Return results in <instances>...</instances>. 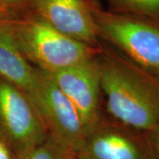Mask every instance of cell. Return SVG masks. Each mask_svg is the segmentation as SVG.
<instances>
[{
    "label": "cell",
    "mask_w": 159,
    "mask_h": 159,
    "mask_svg": "<svg viewBox=\"0 0 159 159\" xmlns=\"http://www.w3.org/2000/svg\"><path fill=\"white\" fill-rule=\"evenodd\" d=\"M28 95L39 113L48 136L70 151L77 152L85 142L89 130L68 97L48 74L38 69Z\"/></svg>",
    "instance_id": "obj_4"
},
{
    "label": "cell",
    "mask_w": 159,
    "mask_h": 159,
    "mask_svg": "<svg viewBox=\"0 0 159 159\" xmlns=\"http://www.w3.org/2000/svg\"><path fill=\"white\" fill-rule=\"evenodd\" d=\"M37 68L24 57L14 36L10 15L0 14V76L29 94Z\"/></svg>",
    "instance_id": "obj_9"
},
{
    "label": "cell",
    "mask_w": 159,
    "mask_h": 159,
    "mask_svg": "<svg viewBox=\"0 0 159 159\" xmlns=\"http://www.w3.org/2000/svg\"><path fill=\"white\" fill-rule=\"evenodd\" d=\"M92 6L93 0H33L30 11L64 34L98 48L102 42Z\"/></svg>",
    "instance_id": "obj_8"
},
{
    "label": "cell",
    "mask_w": 159,
    "mask_h": 159,
    "mask_svg": "<svg viewBox=\"0 0 159 159\" xmlns=\"http://www.w3.org/2000/svg\"><path fill=\"white\" fill-rule=\"evenodd\" d=\"M92 10L100 41L159 80L158 21L105 10L97 0H93Z\"/></svg>",
    "instance_id": "obj_3"
},
{
    "label": "cell",
    "mask_w": 159,
    "mask_h": 159,
    "mask_svg": "<svg viewBox=\"0 0 159 159\" xmlns=\"http://www.w3.org/2000/svg\"><path fill=\"white\" fill-rule=\"evenodd\" d=\"M47 74L73 102L89 130L104 114L98 55Z\"/></svg>",
    "instance_id": "obj_7"
},
{
    "label": "cell",
    "mask_w": 159,
    "mask_h": 159,
    "mask_svg": "<svg viewBox=\"0 0 159 159\" xmlns=\"http://www.w3.org/2000/svg\"><path fill=\"white\" fill-rule=\"evenodd\" d=\"M0 136L20 159L48 138L28 93L0 76Z\"/></svg>",
    "instance_id": "obj_5"
},
{
    "label": "cell",
    "mask_w": 159,
    "mask_h": 159,
    "mask_svg": "<svg viewBox=\"0 0 159 159\" xmlns=\"http://www.w3.org/2000/svg\"><path fill=\"white\" fill-rule=\"evenodd\" d=\"M70 152L48 136L43 143L20 159H66Z\"/></svg>",
    "instance_id": "obj_11"
},
{
    "label": "cell",
    "mask_w": 159,
    "mask_h": 159,
    "mask_svg": "<svg viewBox=\"0 0 159 159\" xmlns=\"http://www.w3.org/2000/svg\"><path fill=\"white\" fill-rule=\"evenodd\" d=\"M98 60L104 113L146 133L159 124V80L102 42Z\"/></svg>",
    "instance_id": "obj_1"
},
{
    "label": "cell",
    "mask_w": 159,
    "mask_h": 159,
    "mask_svg": "<svg viewBox=\"0 0 159 159\" xmlns=\"http://www.w3.org/2000/svg\"><path fill=\"white\" fill-rule=\"evenodd\" d=\"M66 159H78L77 157H76V156H75V154L74 153V152H70V153L68 154V157H67V158Z\"/></svg>",
    "instance_id": "obj_15"
},
{
    "label": "cell",
    "mask_w": 159,
    "mask_h": 159,
    "mask_svg": "<svg viewBox=\"0 0 159 159\" xmlns=\"http://www.w3.org/2000/svg\"><path fill=\"white\" fill-rule=\"evenodd\" d=\"M78 159H151L144 133L104 113L88 132L75 152Z\"/></svg>",
    "instance_id": "obj_6"
},
{
    "label": "cell",
    "mask_w": 159,
    "mask_h": 159,
    "mask_svg": "<svg viewBox=\"0 0 159 159\" xmlns=\"http://www.w3.org/2000/svg\"><path fill=\"white\" fill-rule=\"evenodd\" d=\"M0 159H14L11 149L0 136Z\"/></svg>",
    "instance_id": "obj_14"
},
{
    "label": "cell",
    "mask_w": 159,
    "mask_h": 159,
    "mask_svg": "<svg viewBox=\"0 0 159 159\" xmlns=\"http://www.w3.org/2000/svg\"><path fill=\"white\" fill-rule=\"evenodd\" d=\"M151 159H159V124L144 133Z\"/></svg>",
    "instance_id": "obj_13"
},
{
    "label": "cell",
    "mask_w": 159,
    "mask_h": 159,
    "mask_svg": "<svg viewBox=\"0 0 159 159\" xmlns=\"http://www.w3.org/2000/svg\"><path fill=\"white\" fill-rule=\"evenodd\" d=\"M110 10L159 20V0H107Z\"/></svg>",
    "instance_id": "obj_10"
},
{
    "label": "cell",
    "mask_w": 159,
    "mask_h": 159,
    "mask_svg": "<svg viewBox=\"0 0 159 159\" xmlns=\"http://www.w3.org/2000/svg\"><path fill=\"white\" fill-rule=\"evenodd\" d=\"M11 19L15 39L24 57L46 74L96 57L100 51V47L82 43L59 32L32 11Z\"/></svg>",
    "instance_id": "obj_2"
},
{
    "label": "cell",
    "mask_w": 159,
    "mask_h": 159,
    "mask_svg": "<svg viewBox=\"0 0 159 159\" xmlns=\"http://www.w3.org/2000/svg\"><path fill=\"white\" fill-rule=\"evenodd\" d=\"M0 14H6V13H4L3 11H1V10H0Z\"/></svg>",
    "instance_id": "obj_16"
},
{
    "label": "cell",
    "mask_w": 159,
    "mask_h": 159,
    "mask_svg": "<svg viewBox=\"0 0 159 159\" xmlns=\"http://www.w3.org/2000/svg\"><path fill=\"white\" fill-rule=\"evenodd\" d=\"M157 21H158V23H159V20H157Z\"/></svg>",
    "instance_id": "obj_17"
},
{
    "label": "cell",
    "mask_w": 159,
    "mask_h": 159,
    "mask_svg": "<svg viewBox=\"0 0 159 159\" xmlns=\"http://www.w3.org/2000/svg\"><path fill=\"white\" fill-rule=\"evenodd\" d=\"M33 0H0V10L7 15L18 16L31 10Z\"/></svg>",
    "instance_id": "obj_12"
}]
</instances>
